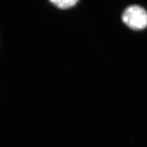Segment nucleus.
Segmentation results:
<instances>
[{
  "label": "nucleus",
  "mask_w": 147,
  "mask_h": 147,
  "mask_svg": "<svg viewBox=\"0 0 147 147\" xmlns=\"http://www.w3.org/2000/svg\"><path fill=\"white\" fill-rule=\"evenodd\" d=\"M122 19L132 28L142 29L147 26V11L140 5H130L124 11Z\"/></svg>",
  "instance_id": "f257e3e1"
},
{
  "label": "nucleus",
  "mask_w": 147,
  "mask_h": 147,
  "mask_svg": "<svg viewBox=\"0 0 147 147\" xmlns=\"http://www.w3.org/2000/svg\"><path fill=\"white\" fill-rule=\"evenodd\" d=\"M50 2L61 9L68 8L78 2L77 0H51Z\"/></svg>",
  "instance_id": "f03ea898"
}]
</instances>
